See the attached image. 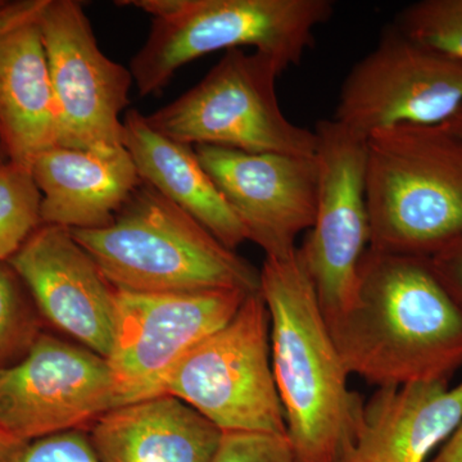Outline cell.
Masks as SVG:
<instances>
[{"label": "cell", "mask_w": 462, "mask_h": 462, "mask_svg": "<svg viewBox=\"0 0 462 462\" xmlns=\"http://www.w3.org/2000/svg\"><path fill=\"white\" fill-rule=\"evenodd\" d=\"M12 462H99L87 430L53 434L27 442Z\"/></svg>", "instance_id": "cb8c5ba5"}, {"label": "cell", "mask_w": 462, "mask_h": 462, "mask_svg": "<svg viewBox=\"0 0 462 462\" xmlns=\"http://www.w3.org/2000/svg\"><path fill=\"white\" fill-rule=\"evenodd\" d=\"M115 407L108 361L50 334L0 369V427L23 442L85 430Z\"/></svg>", "instance_id": "7c38bea8"}, {"label": "cell", "mask_w": 462, "mask_h": 462, "mask_svg": "<svg viewBox=\"0 0 462 462\" xmlns=\"http://www.w3.org/2000/svg\"><path fill=\"white\" fill-rule=\"evenodd\" d=\"M314 132L318 203L314 225L298 254L329 322L351 309L360 263L370 245L366 139L333 118L319 121Z\"/></svg>", "instance_id": "9c48e42d"}, {"label": "cell", "mask_w": 462, "mask_h": 462, "mask_svg": "<svg viewBox=\"0 0 462 462\" xmlns=\"http://www.w3.org/2000/svg\"><path fill=\"white\" fill-rule=\"evenodd\" d=\"M9 162L7 151H5V144H3L2 138H0V169L5 167Z\"/></svg>", "instance_id": "f546056e"}, {"label": "cell", "mask_w": 462, "mask_h": 462, "mask_svg": "<svg viewBox=\"0 0 462 462\" xmlns=\"http://www.w3.org/2000/svg\"><path fill=\"white\" fill-rule=\"evenodd\" d=\"M434 272L462 306V238L430 258Z\"/></svg>", "instance_id": "d4e9b609"}, {"label": "cell", "mask_w": 462, "mask_h": 462, "mask_svg": "<svg viewBox=\"0 0 462 462\" xmlns=\"http://www.w3.org/2000/svg\"><path fill=\"white\" fill-rule=\"evenodd\" d=\"M393 25L413 41L462 60V0H421L403 8Z\"/></svg>", "instance_id": "7402d4cb"}, {"label": "cell", "mask_w": 462, "mask_h": 462, "mask_svg": "<svg viewBox=\"0 0 462 462\" xmlns=\"http://www.w3.org/2000/svg\"><path fill=\"white\" fill-rule=\"evenodd\" d=\"M260 276L273 379L297 462H342L364 401L349 391V373L298 248L291 256L264 257Z\"/></svg>", "instance_id": "7a4b0ae2"}, {"label": "cell", "mask_w": 462, "mask_h": 462, "mask_svg": "<svg viewBox=\"0 0 462 462\" xmlns=\"http://www.w3.org/2000/svg\"><path fill=\"white\" fill-rule=\"evenodd\" d=\"M461 106L462 60L391 23L346 76L333 120L367 139L398 125L440 126Z\"/></svg>", "instance_id": "ba28073f"}, {"label": "cell", "mask_w": 462, "mask_h": 462, "mask_svg": "<svg viewBox=\"0 0 462 462\" xmlns=\"http://www.w3.org/2000/svg\"><path fill=\"white\" fill-rule=\"evenodd\" d=\"M36 18L0 36V138L9 162L27 169L57 147L56 103Z\"/></svg>", "instance_id": "ac0fdd59"}, {"label": "cell", "mask_w": 462, "mask_h": 462, "mask_svg": "<svg viewBox=\"0 0 462 462\" xmlns=\"http://www.w3.org/2000/svg\"><path fill=\"white\" fill-rule=\"evenodd\" d=\"M30 171L42 194V224L67 230L109 226L142 182L124 145L53 147L33 160Z\"/></svg>", "instance_id": "2e32d148"}, {"label": "cell", "mask_w": 462, "mask_h": 462, "mask_svg": "<svg viewBox=\"0 0 462 462\" xmlns=\"http://www.w3.org/2000/svg\"><path fill=\"white\" fill-rule=\"evenodd\" d=\"M47 0H0V36L39 16Z\"/></svg>", "instance_id": "484cf974"}, {"label": "cell", "mask_w": 462, "mask_h": 462, "mask_svg": "<svg viewBox=\"0 0 462 462\" xmlns=\"http://www.w3.org/2000/svg\"><path fill=\"white\" fill-rule=\"evenodd\" d=\"M211 462H297L288 436L224 431Z\"/></svg>", "instance_id": "603a6c76"}, {"label": "cell", "mask_w": 462, "mask_h": 462, "mask_svg": "<svg viewBox=\"0 0 462 462\" xmlns=\"http://www.w3.org/2000/svg\"><path fill=\"white\" fill-rule=\"evenodd\" d=\"M99 462H211L223 431L170 394L115 407L87 430Z\"/></svg>", "instance_id": "e0dca14e"}, {"label": "cell", "mask_w": 462, "mask_h": 462, "mask_svg": "<svg viewBox=\"0 0 462 462\" xmlns=\"http://www.w3.org/2000/svg\"><path fill=\"white\" fill-rule=\"evenodd\" d=\"M248 296L231 289L187 293L115 289L114 342L107 361L117 407L162 394L179 361L227 324Z\"/></svg>", "instance_id": "30bf717a"}, {"label": "cell", "mask_w": 462, "mask_h": 462, "mask_svg": "<svg viewBox=\"0 0 462 462\" xmlns=\"http://www.w3.org/2000/svg\"><path fill=\"white\" fill-rule=\"evenodd\" d=\"M462 421V382L378 388L364 403L354 445L342 462H425Z\"/></svg>", "instance_id": "9a60e30c"}, {"label": "cell", "mask_w": 462, "mask_h": 462, "mask_svg": "<svg viewBox=\"0 0 462 462\" xmlns=\"http://www.w3.org/2000/svg\"><path fill=\"white\" fill-rule=\"evenodd\" d=\"M26 442L12 436L7 430L0 427V462H12L14 456L21 451Z\"/></svg>", "instance_id": "83f0119b"}, {"label": "cell", "mask_w": 462, "mask_h": 462, "mask_svg": "<svg viewBox=\"0 0 462 462\" xmlns=\"http://www.w3.org/2000/svg\"><path fill=\"white\" fill-rule=\"evenodd\" d=\"M8 263L48 321L107 360L114 342L115 288L69 230L42 224Z\"/></svg>", "instance_id": "5bb4252c"}, {"label": "cell", "mask_w": 462, "mask_h": 462, "mask_svg": "<svg viewBox=\"0 0 462 462\" xmlns=\"http://www.w3.org/2000/svg\"><path fill=\"white\" fill-rule=\"evenodd\" d=\"M162 394L184 401L223 433L287 436L273 374L270 315L261 291L249 294L227 324L179 361Z\"/></svg>", "instance_id": "52a82bcc"}, {"label": "cell", "mask_w": 462, "mask_h": 462, "mask_svg": "<svg viewBox=\"0 0 462 462\" xmlns=\"http://www.w3.org/2000/svg\"><path fill=\"white\" fill-rule=\"evenodd\" d=\"M369 248L430 258L462 238V139L398 125L366 139Z\"/></svg>", "instance_id": "277c9868"}, {"label": "cell", "mask_w": 462, "mask_h": 462, "mask_svg": "<svg viewBox=\"0 0 462 462\" xmlns=\"http://www.w3.org/2000/svg\"><path fill=\"white\" fill-rule=\"evenodd\" d=\"M328 327L346 372L378 388L448 382L462 366V306L427 257L367 248L351 309Z\"/></svg>", "instance_id": "6da1fadb"}, {"label": "cell", "mask_w": 462, "mask_h": 462, "mask_svg": "<svg viewBox=\"0 0 462 462\" xmlns=\"http://www.w3.org/2000/svg\"><path fill=\"white\" fill-rule=\"evenodd\" d=\"M124 129V147L142 181L196 218L231 251L247 240L245 227L203 169L193 145L157 133L133 108L125 115Z\"/></svg>", "instance_id": "d6986e66"}, {"label": "cell", "mask_w": 462, "mask_h": 462, "mask_svg": "<svg viewBox=\"0 0 462 462\" xmlns=\"http://www.w3.org/2000/svg\"><path fill=\"white\" fill-rule=\"evenodd\" d=\"M430 462H462V421Z\"/></svg>", "instance_id": "4316f807"}, {"label": "cell", "mask_w": 462, "mask_h": 462, "mask_svg": "<svg viewBox=\"0 0 462 462\" xmlns=\"http://www.w3.org/2000/svg\"><path fill=\"white\" fill-rule=\"evenodd\" d=\"M42 194L27 167L0 169V263H9L42 225Z\"/></svg>", "instance_id": "ffe728a7"}, {"label": "cell", "mask_w": 462, "mask_h": 462, "mask_svg": "<svg viewBox=\"0 0 462 462\" xmlns=\"http://www.w3.org/2000/svg\"><path fill=\"white\" fill-rule=\"evenodd\" d=\"M152 18L147 41L132 58L139 96L165 89L176 72L217 51L272 56L285 71L300 65L316 29L334 14L330 0H127Z\"/></svg>", "instance_id": "5b68a950"}, {"label": "cell", "mask_w": 462, "mask_h": 462, "mask_svg": "<svg viewBox=\"0 0 462 462\" xmlns=\"http://www.w3.org/2000/svg\"><path fill=\"white\" fill-rule=\"evenodd\" d=\"M69 233L120 291H261L260 270L144 181L109 226Z\"/></svg>", "instance_id": "3957f363"}, {"label": "cell", "mask_w": 462, "mask_h": 462, "mask_svg": "<svg viewBox=\"0 0 462 462\" xmlns=\"http://www.w3.org/2000/svg\"><path fill=\"white\" fill-rule=\"evenodd\" d=\"M29 291L8 263H0V369L16 364L41 334Z\"/></svg>", "instance_id": "44dd1931"}, {"label": "cell", "mask_w": 462, "mask_h": 462, "mask_svg": "<svg viewBox=\"0 0 462 462\" xmlns=\"http://www.w3.org/2000/svg\"><path fill=\"white\" fill-rule=\"evenodd\" d=\"M36 23L56 103L57 147L124 145L121 116L130 105V69L100 51L80 2L47 0Z\"/></svg>", "instance_id": "8fae6325"}, {"label": "cell", "mask_w": 462, "mask_h": 462, "mask_svg": "<svg viewBox=\"0 0 462 462\" xmlns=\"http://www.w3.org/2000/svg\"><path fill=\"white\" fill-rule=\"evenodd\" d=\"M447 132L455 134L462 139V106L460 109L447 123L440 125Z\"/></svg>", "instance_id": "f1b7e54d"}, {"label": "cell", "mask_w": 462, "mask_h": 462, "mask_svg": "<svg viewBox=\"0 0 462 462\" xmlns=\"http://www.w3.org/2000/svg\"><path fill=\"white\" fill-rule=\"evenodd\" d=\"M200 163L266 257L291 256L314 225L319 171L315 157L245 153L197 145Z\"/></svg>", "instance_id": "4fadbf2b"}, {"label": "cell", "mask_w": 462, "mask_h": 462, "mask_svg": "<svg viewBox=\"0 0 462 462\" xmlns=\"http://www.w3.org/2000/svg\"><path fill=\"white\" fill-rule=\"evenodd\" d=\"M282 72L275 58L260 51H225L199 84L145 120L157 133L193 147L315 157L314 130L282 111L276 81Z\"/></svg>", "instance_id": "8992f818"}]
</instances>
